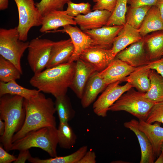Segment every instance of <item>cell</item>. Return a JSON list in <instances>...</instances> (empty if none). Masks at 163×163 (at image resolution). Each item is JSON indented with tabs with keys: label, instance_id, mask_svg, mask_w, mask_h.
Segmentation results:
<instances>
[{
	"label": "cell",
	"instance_id": "33",
	"mask_svg": "<svg viewBox=\"0 0 163 163\" xmlns=\"http://www.w3.org/2000/svg\"><path fill=\"white\" fill-rule=\"evenodd\" d=\"M127 4V0H117L115 8L106 26H124L126 24Z\"/></svg>",
	"mask_w": 163,
	"mask_h": 163
},
{
	"label": "cell",
	"instance_id": "27",
	"mask_svg": "<svg viewBox=\"0 0 163 163\" xmlns=\"http://www.w3.org/2000/svg\"><path fill=\"white\" fill-rule=\"evenodd\" d=\"M40 92L37 89L24 88L18 84L16 80L7 82H0V96L6 94L17 95L29 99L36 96Z\"/></svg>",
	"mask_w": 163,
	"mask_h": 163
},
{
	"label": "cell",
	"instance_id": "18",
	"mask_svg": "<svg viewBox=\"0 0 163 163\" xmlns=\"http://www.w3.org/2000/svg\"><path fill=\"white\" fill-rule=\"evenodd\" d=\"M68 25H77L73 18L68 15L66 11L54 10L43 16L40 31L47 33Z\"/></svg>",
	"mask_w": 163,
	"mask_h": 163
},
{
	"label": "cell",
	"instance_id": "21",
	"mask_svg": "<svg viewBox=\"0 0 163 163\" xmlns=\"http://www.w3.org/2000/svg\"><path fill=\"white\" fill-rule=\"evenodd\" d=\"M139 129L143 132L149 139L156 157H158L161 152V148L163 142V127L161 123L155 122L149 123L145 121H139Z\"/></svg>",
	"mask_w": 163,
	"mask_h": 163
},
{
	"label": "cell",
	"instance_id": "42",
	"mask_svg": "<svg viewBox=\"0 0 163 163\" xmlns=\"http://www.w3.org/2000/svg\"><path fill=\"white\" fill-rule=\"evenodd\" d=\"M20 152L14 163H24L31 157L29 149L19 151Z\"/></svg>",
	"mask_w": 163,
	"mask_h": 163
},
{
	"label": "cell",
	"instance_id": "41",
	"mask_svg": "<svg viewBox=\"0 0 163 163\" xmlns=\"http://www.w3.org/2000/svg\"><path fill=\"white\" fill-rule=\"evenodd\" d=\"M96 156L93 151H87L78 163H96Z\"/></svg>",
	"mask_w": 163,
	"mask_h": 163
},
{
	"label": "cell",
	"instance_id": "9",
	"mask_svg": "<svg viewBox=\"0 0 163 163\" xmlns=\"http://www.w3.org/2000/svg\"><path fill=\"white\" fill-rule=\"evenodd\" d=\"M117 81L110 84L94 102L93 109L97 116L104 117L107 116L108 109L124 93L133 88L130 84L127 82L123 85H119Z\"/></svg>",
	"mask_w": 163,
	"mask_h": 163
},
{
	"label": "cell",
	"instance_id": "35",
	"mask_svg": "<svg viewBox=\"0 0 163 163\" xmlns=\"http://www.w3.org/2000/svg\"><path fill=\"white\" fill-rule=\"evenodd\" d=\"M67 4L66 11L68 15L73 18L82 14L85 15L91 11V5L88 2L76 3L70 1Z\"/></svg>",
	"mask_w": 163,
	"mask_h": 163
},
{
	"label": "cell",
	"instance_id": "4",
	"mask_svg": "<svg viewBox=\"0 0 163 163\" xmlns=\"http://www.w3.org/2000/svg\"><path fill=\"white\" fill-rule=\"evenodd\" d=\"M58 145L56 127H45L31 131L12 143L11 150L20 151L36 147L47 152L51 157L57 156Z\"/></svg>",
	"mask_w": 163,
	"mask_h": 163
},
{
	"label": "cell",
	"instance_id": "34",
	"mask_svg": "<svg viewBox=\"0 0 163 163\" xmlns=\"http://www.w3.org/2000/svg\"><path fill=\"white\" fill-rule=\"evenodd\" d=\"M72 0H41L35 5L43 16L54 10L62 11L65 5Z\"/></svg>",
	"mask_w": 163,
	"mask_h": 163
},
{
	"label": "cell",
	"instance_id": "12",
	"mask_svg": "<svg viewBox=\"0 0 163 163\" xmlns=\"http://www.w3.org/2000/svg\"><path fill=\"white\" fill-rule=\"evenodd\" d=\"M66 33L70 36L73 43L74 50L68 62H75L80 59L81 54L86 49L91 46L92 40L90 37L77 26L68 25L59 30H53L47 33Z\"/></svg>",
	"mask_w": 163,
	"mask_h": 163
},
{
	"label": "cell",
	"instance_id": "38",
	"mask_svg": "<svg viewBox=\"0 0 163 163\" xmlns=\"http://www.w3.org/2000/svg\"><path fill=\"white\" fill-rule=\"evenodd\" d=\"M145 66L149 69L155 70L162 77L163 79V57L150 61Z\"/></svg>",
	"mask_w": 163,
	"mask_h": 163
},
{
	"label": "cell",
	"instance_id": "28",
	"mask_svg": "<svg viewBox=\"0 0 163 163\" xmlns=\"http://www.w3.org/2000/svg\"><path fill=\"white\" fill-rule=\"evenodd\" d=\"M87 151V146L84 145L73 153L65 156H57L46 159L31 156L28 161L32 163H78Z\"/></svg>",
	"mask_w": 163,
	"mask_h": 163
},
{
	"label": "cell",
	"instance_id": "49",
	"mask_svg": "<svg viewBox=\"0 0 163 163\" xmlns=\"http://www.w3.org/2000/svg\"></svg>",
	"mask_w": 163,
	"mask_h": 163
},
{
	"label": "cell",
	"instance_id": "15",
	"mask_svg": "<svg viewBox=\"0 0 163 163\" xmlns=\"http://www.w3.org/2000/svg\"><path fill=\"white\" fill-rule=\"evenodd\" d=\"M136 68L115 58L104 69L99 73L105 82L108 85L116 82H122Z\"/></svg>",
	"mask_w": 163,
	"mask_h": 163
},
{
	"label": "cell",
	"instance_id": "30",
	"mask_svg": "<svg viewBox=\"0 0 163 163\" xmlns=\"http://www.w3.org/2000/svg\"><path fill=\"white\" fill-rule=\"evenodd\" d=\"M57 130L60 147L66 149L73 147L76 143L77 136L68 123H59Z\"/></svg>",
	"mask_w": 163,
	"mask_h": 163
},
{
	"label": "cell",
	"instance_id": "40",
	"mask_svg": "<svg viewBox=\"0 0 163 163\" xmlns=\"http://www.w3.org/2000/svg\"><path fill=\"white\" fill-rule=\"evenodd\" d=\"M157 0H127V3L133 7L155 5Z\"/></svg>",
	"mask_w": 163,
	"mask_h": 163
},
{
	"label": "cell",
	"instance_id": "37",
	"mask_svg": "<svg viewBox=\"0 0 163 163\" xmlns=\"http://www.w3.org/2000/svg\"><path fill=\"white\" fill-rule=\"evenodd\" d=\"M117 0H95L92 10H106L111 13L115 8Z\"/></svg>",
	"mask_w": 163,
	"mask_h": 163
},
{
	"label": "cell",
	"instance_id": "13",
	"mask_svg": "<svg viewBox=\"0 0 163 163\" xmlns=\"http://www.w3.org/2000/svg\"><path fill=\"white\" fill-rule=\"evenodd\" d=\"M111 49L91 46L81 55L80 59L91 64L99 72L104 69L115 59Z\"/></svg>",
	"mask_w": 163,
	"mask_h": 163
},
{
	"label": "cell",
	"instance_id": "23",
	"mask_svg": "<svg viewBox=\"0 0 163 163\" xmlns=\"http://www.w3.org/2000/svg\"><path fill=\"white\" fill-rule=\"evenodd\" d=\"M150 69L145 65L136 67L135 69L129 75L124 78L122 82L129 83L139 91L146 92L150 85L149 74Z\"/></svg>",
	"mask_w": 163,
	"mask_h": 163
},
{
	"label": "cell",
	"instance_id": "31",
	"mask_svg": "<svg viewBox=\"0 0 163 163\" xmlns=\"http://www.w3.org/2000/svg\"><path fill=\"white\" fill-rule=\"evenodd\" d=\"M151 7L150 6L138 7L129 6L127 8L126 16V24L130 25L137 30L139 29Z\"/></svg>",
	"mask_w": 163,
	"mask_h": 163
},
{
	"label": "cell",
	"instance_id": "39",
	"mask_svg": "<svg viewBox=\"0 0 163 163\" xmlns=\"http://www.w3.org/2000/svg\"><path fill=\"white\" fill-rule=\"evenodd\" d=\"M3 147L2 144H0V163H11L15 161L17 158L9 153Z\"/></svg>",
	"mask_w": 163,
	"mask_h": 163
},
{
	"label": "cell",
	"instance_id": "11",
	"mask_svg": "<svg viewBox=\"0 0 163 163\" xmlns=\"http://www.w3.org/2000/svg\"><path fill=\"white\" fill-rule=\"evenodd\" d=\"M124 26H104L101 27L83 31L92 40L91 46L104 49H111L115 37Z\"/></svg>",
	"mask_w": 163,
	"mask_h": 163
},
{
	"label": "cell",
	"instance_id": "29",
	"mask_svg": "<svg viewBox=\"0 0 163 163\" xmlns=\"http://www.w3.org/2000/svg\"><path fill=\"white\" fill-rule=\"evenodd\" d=\"M54 103L59 123H68L74 118L75 111L66 95L56 98Z\"/></svg>",
	"mask_w": 163,
	"mask_h": 163
},
{
	"label": "cell",
	"instance_id": "22",
	"mask_svg": "<svg viewBox=\"0 0 163 163\" xmlns=\"http://www.w3.org/2000/svg\"><path fill=\"white\" fill-rule=\"evenodd\" d=\"M143 38L138 30L126 24L115 38L111 49L116 56L127 46Z\"/></svg>",
	"mask_w": 163,
	"mask_h": 163
},
{
	"label": "cell",
	"instance_id": "24",
	"mask_svg": "<svg viewBox=\"0 0 163 163\" xmlns=\"http://www.w3.org/2000/svg\"><path fill=\"white\" fill-rule=\"evenodd\" d=\"M138 30L142 37L150 33L163 30V19L156 5L151 6Z\"/></svg>",
	"mask_w": 163,
	"mask_h": 163
},
{
	"label": "cell",
	"instance_id": "3",
	"mask_svg": "<svg viewBox=\"0 0 163 163\" xmlns=\"http://www.w3.org/2000/svg\"><path fill=\"white\" fill-rule=\"evenodd\" d=\"M0 118L4 121L6 127L0 141L7 152L11 150L14 135L22 128L25 118L24 98L10 94L0 96Z\"/></svg>",
	"mask_w": 163,
	"mask_h": 163
},
{
	"label": "cell",
	"instance_id": "44",
	"mask_svg": "<svg viewBox=\"0 0 163 163\" xmlns=\"http://www.w3.org/2000/svg\"><path fill=\"white\" fill-rule=\"evenodd\" d=\"M6 125L4 121L0 118V136H2L5 133Z\"/></svg>",
	"mask_w": 163,
	"mask_h": 163
},
{
	"label": "cell",
	"instance_id": "20",
	"mask_svg": "<svg viewBox=\"0 0 163 163\" xmlns=\"http://www.w3.org/2000/svg\"><path fill=\"white\" fill-rule=\"evenodd\" d=\"M71 38L54 42L51 57L46 68L68 62L74 52Z\"/></svg>",
	"mask_w": 163,
	"mask_h": 163
},
{
	"label": "cell",
	"instance_id": "1",
	"mask_svg": "<svg viewBox=\"0 0 163 163\" xmlns=\"http://www.w3.org/2000/svg\"><path fill=\"white\" fill-rule=\"evenodd\" d=\"M25 118L21 129L14 136L12 143L28 132L45 127H56L55 103L40 92L36 96L24 99Z\"/></svg>",
	"mask_w": 163,
	"mask_h": 163
},
{
	"label": "cell",
	"instance_id": "25",
	"mask_svg": "<svg viewBox=\"0 0 163 163\" xmlns=\"http://www.w3.org/2000/svg\"><path fill=\"white\" fill-rule=\"evenodd\" d=\"M143 38L150 61L159 59L163 56V30L152 32Z\"/></svg>",
	"mask_w": 163,
	"mask_h": 163
},
{
	"label": "cell",
	"instance_id": "36",
	"mask_svg": "<svg viewBox=\"0 0 163 163\" xmlns=\"http://www.w3.org/2000/svg\"><path fill=\"white\" fill-rule=\"evenodd\" d=\"M145 121L149 123L158 122L163 124V102L154 105Z\"/></svg>",
	"mask_w": 163,
	"mask_h": 163
},
{
	"label": "cell",
	"instance_id": "26",
	"mask_svg": "<svg viewBox=\"0 0 163 163\" xmlns=\"http://www.w3.org/2000/svg\"><path fill=\"white\" fill-rule=\"evenodd\" d=\"M150 85L145 93L147 99L155 104L163 102V79L155 70L151 69L149 74Z\"/></svg>",
	"mask_w": 163,
	"mask_h": 163
},
{
	"label": "cell",
	"instance_id": "2",
	"mask_svg": "<svg viewBox=\"0 0 163 163\" xmlns=\"http://www.w3.org/2000/svg\"><path fill=\"white\" fill-rule=\"evenodd\" d=\"M76 66L75 62H67L46 68L30 79V84L40 92L51 94L55 98L66 95L72 83Z\"/></svg>",
	"mask_w": 163,
	"mask_h": 163
},
{
	"label": "cell",
	"instance_id": "17",
	"mask_svg": "<svg viewBox=\"0 0 163 163\" xmlns=\"http://www.w3.org/2000/svg\"><path fill=\"white\" fill-rule=\"evenodd\" d=\"M139 121L135 119L126 122L124 126L133 132L136 136L141 151L140 163H153L155 160L152 145L148 137L139 128Z\"/></svg>",
	"mask_w": 163,
	"mask_h": 163
},
{
	"label": "cell",
	"instance_id": "5",
	"mask_svg": "<svg viewBox=\"0 0 163 163\" xmlns=\"http://www.w3.org/2000/svg\"><path fill=\"white\" fill-rule=\"evenodd\" d=\"M144 94L132 88L123 93L110 107L108 111H126L139 120L145 121L155 104L145 98Z\"/></svg>",
	"mask_w": 163,
	"mask_h": 163
},
{
	"label": "cell",
	"instance_id": "19",
	"mask_svg": "<svg viewBox=\"0 0 163 163\" xmlns=\"http://www.w3.org/2000/svg\"><path fill=\"white\" fill-rule=\"evenodd\" d=\"M108 85L96 71L89 79L85 86L81 100V104L84 108L89 107L95 100L98 94L103 91Z\"/></svg>",
	"mask_w": 163,
	"mask_h": 163
},
{
	"label": "cell",
	"instance_id": "45",
	"mask_svg": "<svg viewBox=\"0 0 163 163\" xmlns=\"http://www.w3.org/2000/svg\"><path fill=\"white\" fill-rule=\"evenodd\" d=\"M9 0H0V10H4L8 7Z\"/></svg>",
	"mask_w": 163,
	"mask_h": 163
},
{
	"label": "cell",
	"instance_id": "32",
	"mask_svg": "<svg viewBox=\"0 0 163 163\" xmlns=\"http://www.w3.org/2000/svg\"><path fill=\"white\" fill-rule=\"evenodd\" d=\"M22 75L11 62L0 56V81L7 82L19 79Z\"/></svg>",
	"mask_w": 163,
	"mask_h": 163
},
{
	"label": "cell",
	"instance_id": "8",
	"mask_svg": "<svg viewBox=\"0 0 163 163\" xmlns=\"http://www.w3.org/2000/svg\"><path fill=\"white\" fill-rule=\"evenodd\" d=\"M17 7L19 21L17 27L20 39L26 41L30 29L41 25L43 16L34 0H14Z\"/></svg>",
	"mask_w": 163,
	"mask_h": 163
},
{
	"label": "cell",
	"instance_id": "10",
	"mask_svg": "<svg viewBox=\"0 0 163 163\" xmlns=\"http://www.w3.org/2000/svg\"><path fill=\"white\" fill-rule=\"evenodd\" d=\"M115 58L135 67L146 65L150 61L143 38L119 52Z\"/></svg>",
	"mask_w": 163,
	"mask_h": 163
},
{
	"label": "cell",
	"instance_id": "43",
	"mask_svg": "<svg viewBox=\"0 0 163 163\" xmlns=\"http://www.w3.org/2000/svg\"><path fill=\"white\" fill-rule=\"evenodd\" d=\"M155 5L158 8L161 16L163 19V0H157Z\"/></svg>",
	"mask_w": 163,
	"mask_h": 163
},
{
	"label": "cell",
	"instance_id": "14",
	"mask_svg": "<svg viewBox=\"0 0 163 163\" xmlns=\"http://www.w3.org/2000/svg\"><path fill=\"white\" fill-rule=\"evenodd\" d=\"M96 71L90 63L80 59L76 61L75 73L70 87L79 99L82 98L86 84L89 78Z\"/></svg>",
	"mask_w": 163,
	"mask_h": 163
},
{
	"label": "cell",
	"instance_id": "6",
	"mask_svg": "<svg viewBox=\"0 0 163 163\" xmlns=\"http://www.w3.org/2000/svg\"><path fill=\"white\" fill-rule=\"evenodd\" d=\"M29 42L20 39L17 27L9 29H0V55L12 62L21 73V58L28 49Z\"/></svg>",
	"mask_w": 163,
	"mask_h": 163
},
{
	"label": "cell",
	"instance_id": "48",
	"mask_svg": "<svg viewBox=\"0 0 163 163\" xmlns=\"http://www.w3.org/2000/svg\"><path fill=\"white\" fill-rule=\"evenodd\" d=\"M93 2H94L95 0H91Z\"/></svg>",
	"mask_w": 163,
	"mask_h": 163
},
{
	"label": "cell",
	"instance_id": "46",
	"mask_svg": "<svg viewBox=\"0 0 163 163\" xmlns=\"http://www.w3.org/2000/svg\"><path fill=\"white\" fill-rule=\"evenodd\" d=\"M155 163H163V153L161 152L155 162Z\"/></svg>",
	"mask_w": 163,
	"mask_h": 163
},
{
	"label": "cell",
	"instance_id": "16",
	"mask_svg": "<svg viewBox=\"0 0 163 163\" xmlns=\"http://www.w3.org/2000/svg\"><path fill=\"white\" fill-rule=\"evenodd\" d=\"M112 13L106 10H95L85 15L73 18L82 31L98 28L106 26Z\"/></svg>",
	"mask_w": 163,
	"mask_h": 163
},
{
	"label": "cell",
	"instance_id": "47",
	"mask_svg": "<svg viewBox=\"0 0 163 163\" xmlns=\"http://www.w3.org/2000/svg\"><path fill=\"white\" fill-rule=\"evenodd\" d=\"M161 152H162L163 153V142L161 146Z\"/></svg>",
	"mask_w": 163,
	"mask_h": 163
},
{
	"label": "cell",
	"instance_id": "7",
	"mask_svg": "<svg viewBox=\"0 0 163 163\" xmlns=\"http://www.w3.org/2000/svg\"><path fill=\"white\" fill-rule=\"evenodd\" d=\"M54 43L49 39L38 37L29 42L27 60L34 74L46 68L51 57Z\"/></svg>",
	"mask_w": 163,
	"mask_h": 163
}]
</instances>
